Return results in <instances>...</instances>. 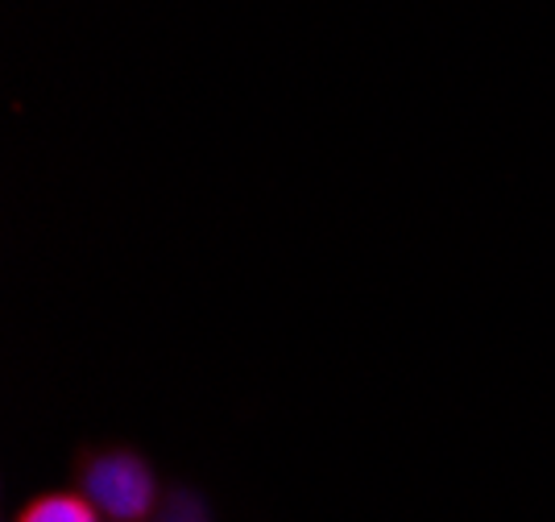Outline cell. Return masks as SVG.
Wrapping results in <instances>:
<instances>
[{
    "mask_svg": "<svg viewBox=\"0 0 555 522\" xmlns=\"http://www.w3.org/2000/svg\"><path fill=\"white\" fill-rule=\"evenodd\" d=\"M79 494L108 522H145L158 506L154 469L129 448H95L79 456Z\"/></svg>",
    "mask_w": 555,
    "mask_h": 522,
    "instance_id": "6da1fadb",
    "label": "cell"
},
{
    "mask_svg": "<svg viewBox=\"0 0 555 522\" xmlns=\"http://www.w3.org/2000/svg\"><path fill=\"white\" fill-rule=\"evenodd\" d=\"M13 522H104V514L79 489H47L25 501Z\"/></svg>",
    "mask_w": 555,
    "mask_h": 522,
    "instance_id": "7a4b0ae2",
    "label": "cell"
}]
</instances>
